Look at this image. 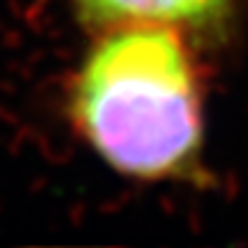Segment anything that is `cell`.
I'll use <instances>...</instances> for the list:
<instances>
[{
	"label": "cell",
	"mask_w": 248,
	"mask_h": 248,
	"mask_svg": "<svg viewBox=\"0 0 248 248\" xmlns=\"http://www.w3.org/2000/svg\"><path fill=\"white\" fill-rule=\"evenodd\" d=\"M86 142L140 180L195 172L202 122L190 59L170 28L119 26L89 53L71 92Z\"/></svg>",
	"instance_id": "1"
},
{
	"label": "cell",
	"mask_w": 248,
	"mask_h": 248,
	"mask_svg": "<svg viewBox=\"0 0 248 248\" xmlns=\"http://www.w3.org/2000/svg\"><path fill=\"white\" fill-rule=\"evenodd\" d=\"M92 26H210L228 0H74Z\"/></svg>",
	"instance_id": "2"
}]
</instances>
